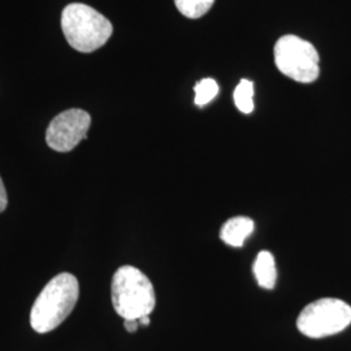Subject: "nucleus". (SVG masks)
<instances>
[{
	"label": "nucleus",
	"mask_w": 351,
	"mask_h": 351,
	"mask_svg": "<svg viewBox=\"0 0 351 351\" xmlns=\"http://www.w3.org/2000/svg\"><path fill=\"white\" fill-rule=\"evenodd\" d=\"M80 295L78 281L71 274L53 277L33 304L30 324L38 333H47L60 326L75 308Z\"/></svg>",
	"instance_id": "nucleus-1"
},
{
	"label": "nucleus",
	"mask_w": 351,
	"mask_h": 351,
	"mask_svg": "<svg viewBox=\"0 0 351 351\" xmlns=\"http://www.w3.org/2000/svg\"><path fill=\"white\" fill-rule=\"evenodd\" d=\"M111 298L114 311L124 320L149 316L156 304L155 290L149 277L132 265H124L114 272Z\"/></svg>",
	"instance_id": "nucleus-2"
},
{
	"label": "nucleus",
	"mask_w": 351,
	"mask_h": 351,
	"mask_svg": "<svg viewBox=\"0 0 351 351\" xmlns=\"http://www.w3.org/2000/svg\"><path fill=\"white\" fill-rule=\"evenodd\" d=\"M62 29L71 47L85 53L103 47L113 33L108 19L82 3H72L64 8Z\"/></svg>",
	"instance_id": "nucleus-3"
},
{
	"label": "nucleus",
	"mask_w": 351,
	"mask_h": 351,
	"mask_svg": "<svg viewBox=\"0 0 351 351\" xmlns=\"http://www.w3.org/2000/svg\"><path fill=\"white\" fill-rule=\"evenodd\" d=\"M351 324V307L336 298H323L307 304L297 319V328L310 339L337 335Z\"/></svg>",
	"instance_id": "nucleus-4"
},
{
	"label": "nucleus",
	"mask_w": 351,
	"mask_h": 351,
	"mask_svg": "<svg viewBox=\"0 0 351 351\" xmlns=\"http://www.w3.org/2000/svg\"><path fill=\"white\" fill-rule=\"evenodd\" d=\"M275 63L282 75L301 84L314 82L320 73L316 49L310 42L291 34L277 40Z\"/></svg>",
	"instance_id": "nucleus-5"
},
{
	"label": "nucleus",
	"mask_w": 351,
	"mask_h": 351,
	"mask_svg": "<svg viewBox=\"0 0 351 351\" xmlns=\"http://www.w3.org/2000/svg\"><path fill=\"white\" fill-rule=\"evenodd\" d=\"M91 117L86 111L72 108L59 113L47 128L46 142L52 150L69 152L86 139Z\"/></svg>",
	"instance_id": "nucleus-6"
},
{
	"label": "nucleus",
	"mask_w": 351,
	"mask_h": 351,
	"mask_svg": "<svg viewBox=\"0 0 351 351\" xmlns=\"http://www.w3.org/2000/svg\"><path fill=\"white\" fill-rule=\"evenodd\" d=\"M254 232V221L250 217L237 216L232 217L221 226L220 239L221 241L232 246V247H242L246 239Z\"/></svg>",
	"instance_id": "nucleus-7"
},
{
	"label": "nucleus",
	"mask_w": 351,
	"mask_h": 351,
	"mask_svg": "<svg viewBox=\"0 0 351 351\" xmlns=\"http://www.w3.org/2000/svg\"><path fill=\"white\" fill-rule=\"evenodd\" d=\"M254 276L261 288L272 290L276 287L277 269L275 256L269 251H261L252 265Z\"/></svg>",
	"instance_id": "nucleus-8"
},
{
	"label": "nucleus",
	"mask_w": 351,
	"mask_h": 351,
	"mask_svg": "<svg viewBox=\"0 0 351 351\" xmlns=\"http://www.w3.org/2000/svg\"><path fill=\"white\" fill-rule=\"evenodd\" d=\"M215 0H175L176 7L188 19H199L211 10Z\"/></svg>",
	"instance_id": "nucleus-9"
},
{
	"label": "nucleus",
	"mask_w": 351,
	"mask_h": 351,
	"mask_svg": "<svg viewBox=\"0 0 351 351\" xmlns=\"http://www.w3.org/2000/svg\"><path fill=\"white\" fill-rule=\"evenodd\" d=\"M234 103L241 112L254 111V85L249 80H241L239 86L234 90Z\"/></svg>",
	"instance_id": "nucleus-10"
},
{
	"label": "nucleus",
	"mask_w": 351,
	"mask_h": 351,
	"mask_svg": "<svg viewBox=\"0 0 351 351\" xmlns=\"http://www.w3.org/2000/svg\"><path fill=\"white\" fill-rule=\"evenodd\" d=\"M194 91L195 104L203 107L216 98V95L219 94V85L213 78H204L194 86Z\"/></svg>",
	"instance_id": "nucleus-11"
},
{
	"label": "nucleus",
	"mask_w": 351,
	"mask_h": 351,
	"mask_svg": "<svg viewBox=\"0 0 351 351\" xmlns=\"http://www.w3.org/2000/svg\"><path fill=\"white\" fill-rule=\"evenodd\" d=\"M7 204H8V197H7V191H5V186L3 184V180L0 177V213L7 208Z\"/></svg>",
	"instance_id": "nucleus-12"
},
{
	"label": "nucleus",
	"mask_w": 351,
	"mask_h": 351,
	"mask_svg": "<svg viewBox=\"0 0 351 351\" xmlns=\"http://www.w3.org/2000/svg\"><path fill=\"white\" fill-rule=\"evenodd\" d=\"M124 326L129 333H134L138 329L139 322L136 319H128V320H124Z\"/></svg>",
	"instance_id": "nucleus-13"
},
{
	"label": "nucleus",
	"mask_w": 351,
	"mask_h": 351,
	"mask_svg": "<svg viewBox=\"0 0 351 351\" xmlns=\"http://www.w3.org/2000/svg\"><path fill=\"white\" fill-rule=\"evenodd\" d=\"M138 322L139 326H147L150 324V317H149V316H143V317L139 319Z\"/></svg>",
	"instance_id": "nucleus-14"
}]
</instances>
